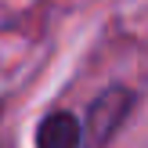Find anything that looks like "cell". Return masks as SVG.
<instances>
[{"label":"cell","mask_w":148,"mask_h":148,"mask_svg":"<svg viewBox=\"0 0 148 148\" xmlns=\"http://www.w3.org/2000/svg\"><path fill=\"white\" fill-rule=\"evenodd\" d=\"M134 105H137V90L134 87H127V83L101 87L90 98V105H87V116L79 119L83 123V141L90 148H105L116 137V130L130 119Z\"/></svg>","instance_id":"1"},{"label":"cell","mask_w":148,"mask_h":148,"mask_svg":"<svg viewBox=\"0 0 148 148\" xmlns=\"http://www.w3.org/2000/svg\"><path fill=\"white\" fill-rule=\"evenodd\" d=\"M36 148H83V123L69 108H51L33 134Z\"/></svg>","instance_id":"2"}]
</instances>
